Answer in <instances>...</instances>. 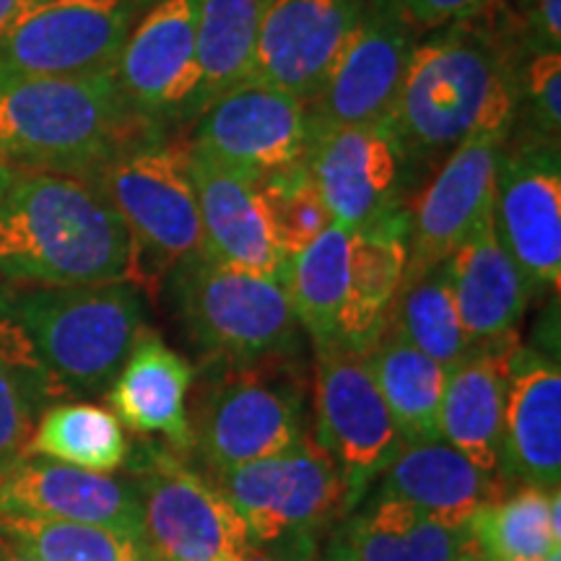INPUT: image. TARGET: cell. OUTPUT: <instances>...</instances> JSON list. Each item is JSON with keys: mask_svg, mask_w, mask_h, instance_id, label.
<instances>
[{"mask_svg": "<svg viewBox=\"0 0 561 561\" xmlns=\"http://www.w3.org/2000/svg\"><path fill=\"white\" fill-rule=\"evenodd\" d=\"M489 11L434 30L413 50L388 117L411 164L445 161L479 133L515 130L528 50L515 24L489 21Z\"/></svg>", "mask_w": 561, "mask_h": 561, "instance_id": "obj_1", "label": "cell"}, {"mask_svg": "<svg viewBox=\"0 0 561 561\" xmlns=\"http://www.w3.org/2000/svg\"><path fill=\"white\" fill-rule=\"evenodd\" d=\"M130 237L94 185L0 159V286L128 280Z\"/></svg>", "mask_w": 561, "mask_h": 561, "instance_id": "obj_2", "label": "cell"}, {"mask_svg": "<svg viewBox=\"0 0 561 561\" xmlns=\"http://www.w3.org/2000/svg\"><path fill=\"white\" fill-rule=\"evenodd\" d=\"M161 136L128 102L115 68L0 81V159L89 180L121 153Z\"/></svg>", "mask_w": 561, "mask_h": 561, "instance_id": "obj_3", "label": "cell"}, {"mask_svg": "<svg viewBox=\"0 0 561 561\" xmlns=\"http://www.w3.org/2000/svg\"><path fill=\"white\" fill-rule=\"evenodd\" d=\"M0 310L50 377L58 401L104 396L146 333L130 280L87 286H0Z\"/></svg>", "mask_w": 561, "mask_h": 561, "instance_id": "obj_4", "label": "cell"}, {"mask_svg": "<svg viewBox=\"0 0 561 561\" xmlns=\"http://www.w3.org/2000/svg\"><path fill=\"white\" fill-rule=\"evenodd\" d=\"M305 401L299 356L210 359L187 411L191 447L210 471L268 458L305 434Z\"/></svg>", "mask_w": 561, "mask_h": 561, "instance_id": "obj_5", "label": "cell"}, {"mask_svg": "<svg viewBox=\"0 0 561 561\" xmlns=\"http://www.w3.org/2000/svg\"><path fill=\"white\" fill-rule=\"evenodd\" d=\"M100 191L130 237L128 280L157 291L167 273L201 252L198 203L187 146L146 140L87 180Z\"/></svg>", "mask_w": 561, "mask_h": 561, "instance_id": "obj_6", "label": "cell"}, {"mask_svg": "<svg viewBox=\"0 0 561 561\" xmlns=\"http://www.w3.org/2000/svg\"><path fill=\"white\" fill-rule=\"evenodd\" d=\"M174 271L180 318L210 359L299 356V322L280 280L216 263L203 252Z\"/></svg>", "mask_w": 561, "mask_h": 561, "instance_id": "obj_7", "label": "cell"}, {"mask_svg": "<svg viewBox=\"0 0 561 561\" xmlns=\"http://www.w3.org/2000/svg\"><path fill=\"white\" fill-rule=\"evenodd\" d=\"M210 473L257 546L312 541L322 525L351 512L339 466L307 432L276 455Z\"/></svg>", "mask_w": 561, "mask_h": 561, "instance_id": "obj_8", "label": "cell"}, {"mask_svg": "<svg viewBox=\"0 0 561 561\" xmlns=\"http://www.w3.org/2000/svg\"><path fill=\"white\" fill-rule=\"evenodd\" d=\"M130 471L157 561H231L250 546L240 512L178 453L149 445L130 460Z\"/></svg>", "mask_w": 561, "mask_h": 561, "instance_id": "obj_9", "label": "cell"}, {"mask_svg": "<svg viewBox=\"0 0 561 561\" xmlns=\"http://www.w3.org/2000/svg\"><path fill=\"white\" fill-rule=\"evenodd\" d=\"M314 439L339 466L356 510L369 483L385 471L405 445L385 403L367 354L333 341L314 346Z\"/></svg>", "mask_w": 561, "mask_h": 561, "instance_id": "obj_10", "label": "cell"}, {"mask_svg": "<svg viewBox=\"0 0 561 561\" xmlns=\"http://www.w3.org/2000/svg\"><path fill=\"white\" fill-rule=\"evenodd\" d=\"M494 227L533 291L561 284V159L559 140L510 133L494 174Z\"/></svg>", "mask_w": 561, "mask_h": 561, "instance_id": "obj_11", "label": "cell"}, {"mask_svg": "<svg viewBox=\"0 0 561 561\" xmlns=\"http://www.w3.org/2000/svg\"><path fill=\"white\" fill-rule=\"evenodd\" d=\"M153 0H42L0 42V81L115 68Z\"/></svg>", "mask_w": 561, "mask_h": 561, "instance_id": "obj_12", "label": "cell"}, {"mask_svg": "<svg viewBox=\"0 0 561 561\" xmlns=\"http://www.w3.org/2000/svg\"><path fill=\"white\" fill-rule=\"evenodd\" d=\"M195 121L193 149L257 185L305 164L307 104L271 83H237Z\"/></svg>", "mask_w": 561, "mask_h": 561, "instance_id": "obj_13", "label": "cell"}, {"mask_svg": "<svg viewBox=\"0 0 561 561\" xmlns=\"http://www.w3.org/2000/svg\"><path fill=\"white\" fill-rule=\"evenodd\" d=\"M421 32L398 0H369L341 60L307 102V128L314 133L388 121Z\"/></svg>", "mask_w": 561, "mask_h": 561, "instance_id": "obj_14", "label": "cell"}, {"mask_svg": "<svg viewBox=\"0 0 561 561\" xmlns=\"http://www.w3.org/2000/svg\"><path fill=\"white\" fill-rule=\"evenodd\" d=\"M201 0H153L115 62V79L140 115L164 128L201 112Z\"/></svg>", "mask_w": 561, "mask_h": 561, "instance_id": "obj_15", "label": "cell"}, {"mask_svg": "<svg viewBox=\"0 0 561 561\" xmlns=\"http://www.w3.org/2000/svg\"><path fill=\"white\" fill-rule=\"evenodd\" d=\"M409 153L390 121L314 133L305 167L333 224L359 231L403 206Z\"/></svg>", "mask_w": 561, "mask_h": 561, "instance_id": "obj_16", "label": "cell"}, {"mask_svg": "<svg viewBox=\"0 0 561 561\" xmlns=\"http://www.w3.org/2000/svg\"><path fill=\"white\" fill-rule=\"evenodd\" d=\"M367 0H268L250 79L310 102L341 60Z\"/></svg>", "mask_w": 561, "mask_h": 561, "instance_id": "obj_17", "label": "cell"}, {"mask_svg": "<svg viewBox=\"0 0 561 561\" xmlns=\"http://www.w3.org/2000/svg\"><path fill=\"white\" fill-rule=\"evenodd\" d=\"M504 140L496 133H479L442 161L416 206L409 208V263L401 286L445 263L491 214L496 159Z\"/></svg>", "mask_w": 561, "mask_h": 561, "instance_id": "obj_18", "label": "cell"}, {"mask_svg": "<svg viewBox=\"0 0 561 561\" xmlns=\"http://www.w3.org/2000/svg\"><path fill=\"white\" fill-rule=\"evenodd\" d=\"M0 515L102 525L144 538V507L130 476L83 471L39 455L0 471Z\"/></svg>", "mask_w": 561, "mask_h": 561, "instance_id": "obj_19", "label": "cell"}, {"mask_svg": "<svg viewBox=\"0 0 561 561\" xmlns=\"http://www.w3.org/2000/svg\"><path fill=\"white\" fill-rule=\"evenodd\" d=\"M502 479L507 486H561V371L557 359L520 343L504 388Z\"/></svg>", "mask_w": 561, "mask_h": 561, "instance_id": "obj_20", "label": "cell"}, {"mask_svg": "<svg viewBox=\"0 0 561 561\" xmlns=\"http://www.w3.org/2000/svg\"><path fill=\"white\" fill-rule=\"evenodd\" d=\"M187 170L198 203L203 255L284 284L286 257L271 240L257 182L227 170L191 144Z\"/></svg>", "mask_w": 561, "mask_h": 561, "instance_id": "obj_21", "label": "cell"}, {"mask_svg": "<svg viewBox=\"0 0 561 561\" xmlns=\"http://www.w3.org/2000/svg\"><path fill=\"white\" fill-rule=\"evenodd\" d=\"M447 268L468 346L491 348L517 343V328L528 310L530 289L500 242L494 208L447 257Z\"/></svg>", "mask_w": 561, "mask_h": 561, "instance_id": "obj_22", "label": "cell"}, {"mask_svg": "<svg viewBox=\"0 0 561 561\" xmlns=\"http://www.w3.org/2000/svg\"><path fill=\"white\" fill-rule=\"evenodd\" d=\"M515 346L468 351L466 359L445 369L439 403L442 439L496 479H502V409Z\"/></svg>", "mask_w": 561, "mask_h": 561, "instance_id": "obj_23", "label": "cell"}, {"mask_svg": "<svg viewBox=\"0 0 561 561\" xmlns=\"http://www.w3.org/2000/svg\"><path fill=\"white\" fill-rule=\"evenodd\" d=\"M377 479L375 494L416 504L450 525H468L483 504L510 491L502 479L483 473L445 439L403 445Z\"/></svg>", "mask_w": 561, "mask_h": 561, "instance_id": "obj_24", "label": "cell"}, {"mask_svg": "<svg viewBox=\"0 0 561 561\" xmlns=\"http://www.w3.org/2000/svg\"><path fill=\"white\" fill-rule=\"evenodd\" d=\"M193 364L146 331L133 346L128 362L104 392L115 419L136 434H164L178 450L191 447L187 392Z\"/></svg>", "mask_w": 561, "mask_h": 561, "instance_id": "obj_25", "label": "cell"}, {"mask_svg": "<svg viewBox=\"0 0 561 561\" xmlns=\"http://www.w3.org/2000/svg\"><path fill=\"white\" fill-rule=\"evenodd\" d=\"M409 208L351 231L339 341L367 354L385 328L409 263Z\"/></svg>", "mask_w": 561, "mask_h": 561, "instance_id": "obj_26", "label": "cell"}, {"mask_svg": "<svg viewBox=\"0 0 561 561\" xmlns=\"http://www.w3.org/2000/svg\"><path fill=\"white\" fill-rule=\"evenodd\" d=\"M356 561H455L466 549L468 525L442 523L416 504L371 494L346 525Z\"/></svg>", "mask_w": 561, "mask_h": 561, "instance_id": "obj_27", "label": "cell"}, {"mask_svg": "<svg viewBox=\"0 0 561 561\" xmlns=\"http://www.w3.org/2000/svg\"><path fill=\"white\" fill-rule=\"evenodd\" d=\"M367 362L405 445L442 439L439 403L445 367L421 354L388 322L369 346Z\"/></svg>", "mask_w": 561, "mask_h": 561, "instance_id": "obj_28", "label": "cell"}, {"mask_svg": "<svg viewBox=\"0 0 561 561\" xmlns=\"http://www.w3.org/2000/svg\"><path fill=\"white\" fill-rule=\"evenodd\" d=\"M471 541L491 561H543L561 549L559 489L517 486L468 520Z\"/></svg>", "mask_w": 561, "mask_h": 561, "instance_id": "obj_29", "label": "cell"}, {"mask_svg": "<svg viewBox=\"0 0 561 561\" xmlns=\"http://www.w3.org/2000/svg\"><path fill=\"white\" fill-rule=\"evenodd\" d=\"M351 231L331 224L318 240L286 257L284 289L299 328L314 346L339 341V314L346 297Z\"/></svg>", "mask_w": 561, "mask_h": 561, "instance_id": "obj_30", "label": "cell"}, {"mask_svg": "<svg viewBox=\"0 0 561 561\" xmlns=\"http://www.w3.org/2000/svg\"><path fill=\"white\" fill-rule=\"evenodd\" d=\"M0 549L21 561H157L149 543L102 525L0 515Z\"/></svg>", "mask_w": 561, "mask_h": 561, "instance_id": "obj_31", "label": "cell"}, {"mask_svg": "<svg viewBox=\"0 0 561 561\" xmlns=\"http://www.w3.org/2000/svg\"><path fill=\"white\" fill-rule=\"evenodd\" d=\"M128 437L115 413L94 403H55L42 411L26 455H39L94 473L128 462Z\"/></svg>", "mask_w": 561, "mask_h": 561, "instance_id": "obj_32", "label": "cell"}, {"mask_svg": "<svg viewBox=\"0 0 561 561\" xmlns=\"http://www.w3.org/2000/svg\"><path fill=\"white\" fill-rule=\"evenodd\" d=\"M265 5L268 0H201V112L224 91L250 79L252 50Z\"/></svg>", "mask_w": 561, "mask_h": 561, "instance_id": "obj_33", "label": "cell"}, {"mask_svg": "<svg viewBox=\"0 0 561 561\" xmlns=\"http://www.w3.org/2000/svg\"><path fill=\"white\" fill-rule=\"evenodd\" d=\"M385 322L445 369L466 359L471 351L455 307L447 261L401 286Z\"/></svg>", "mask_w": 561, "mask_h": 561, "instance_id": "obj_34", "label": "cell"}, {"mask_svg": "<svg viewBox=\"0 0 561 561\" xmlns=\"http://www.w3.org/2000/svg\"><path fill=\"white\" fill-rule=\"evenodd\" d=\"M257 193H261L271 240L284 257L297 255L333 224L305 164L263 180Z\"/></svg>", "mask_w": 561, "mask_h": 561, "instance_id": "obj_35", "label": "cell"}, {"mask_svg": "<svg viewBox=\"0 0 561 561\" xmlns=\"http://www.w3.org/2000/svg\"><path fill=\"white\" fill-rule=\"evenodd\" d=\"M515 123L523 130L549 140L561 133V53L536 50L523 58L520 66V102Z\"/></svg>", "mask_w": 561, "mask_h": 561, "instance_id": "obj_36", "label": "cell"}, {"mask_svg": "<svg viewBox=\"0 0 561 561\" xmlns=\"http://www.w3.org/2000/svg\"><path fill=\"white\" fill-rule=\"evenodd\" d=\"M37 409L19 377L0 362V471L24 458L34 432Z\"/></svg>", "mask_w": 561, "mask_h": 561, "instance_id": "obj_37", "label": "cell"}, {"mask_svg": "<svg viewBox=\"0 0 561 561\" xmlns=\"http://www.w3.org/2000/svg\"><path fill=\"white\" fill-rule=\"evenodd\" d=\"M496 3L500 0H398V5L421 34L442 30L455 21L479 16Z\"/></svg>", "mask_w": 561, "mask_h": 561, "instance_id": "obj_38", "label": "cell"}, {"mask_svg": "<svg viewBox=\"0 0 561 561\" xmlns=\"http://www.w3.org/2000/svg\"><path fill=\"white\" fill-rule=\"evenodd\" d=\"M525 50H561V0H530Z\"/></svg>", "mask_w": 561, "mask_h": 561, "instance_id": "obj_39", "label": "cell"}, {"mask_svg": "<svg viewBox=\"0 0 561 561\" xmlns=\"http://www.w3.org/2000/svg\"><path fill=\"white\" fill-rule=\"evenodd\" d=\"M231 561H314L312 541H291L276 546H257L250 543L242 553H237Z\"/></svg>", "mask_w": 561, "mask_h": 561, "instance_id": "obj_40", "label": "cell"}, {"mask_svg": "<svg viewBox=\"0 0 561 561\" xmlns=\"http://www.w3.org/2000/svg\"><path fill=\"white\" fill-rule=\"evenodd\" d=\"M42 0H0V42Z\"/></svg>", "mask_w": 561, "mask_h": 561, "instance_id": "obj_41", "label": "cell"}, {"mask_svg": "<svg viewBox=\"0 0 561 561\" xmlns=\"http://www.w3.org/2000/svg\"><path fill=\"white\" fill-rule=\"evenodd\" d=\"M314 561H356L354 551H351V546L346 541V533L328 543V549L322 551L320 557H314Z\"/></svg>", "mask_w": 561, "mask_h": 561, "instance_id": "obj_42", "label": "cell"}, {"mask_svg": "<svg viewBox=\"0 0 561 561\" xmlns=\"http://www.w3.org/2000/svg\"><path fill=\"white\" fill-rule=\"evenodd\" d=\"M455 561H491L486 553H483L479 546H476L471 538H468V543H466V549H462L460 553H458V559Z\"/></svg>", "mask_w": 561, "mask_h": 561, "instance_id": "obj_43", "label": "cell"}, {"mask_svg": "<svg viewBox=\"0 0 561 561\" xmlns=\"http://www.w3.org/2000/svg\"><path fill=\"white\" fill-rule=\"evenodd\" d=\"M5 561H21V559H13V557H9V559H5Z\"/></svg>", "mask_w": 561, "mask_h": 561, "instance_id": "obj_44", "label": "cell"}, {"mask_svg": "<svg viewBox=\"0 0 561 561\" xmlns=\"http://www.w3.org/2000/svg\"><path fill=\"white\" fill-rule=\"evenodd\" d=\"M525 3H530V0H525Z\"/></svg>", "mask_w": 561, "mask_h": 561, "instance_id": "obj_45", "label": "cell"}]
</instances>
